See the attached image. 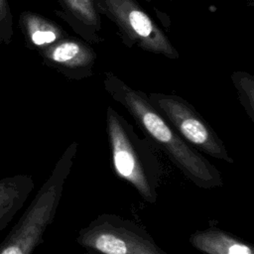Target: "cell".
Masks as SVG:
<instances>
[{"mask_svg":"<svg viewBox=\"0 0 254 254\" xmlns=\"http://www.w3.org/2000/svg\"><path fill=\"white\" fill-rule=\"evenodd\" d=\"M33 189L34 181L27 175L0 180V231L23 206Z\"/></svg>","mask_w":254,"mask_h":254,"instance_id":"cell-9","label":"cell"},{"mask_svg":"<svg viewBox=\"0 0 254 254\" xmlns=\"http://www.w3.org/2000/svg\"><path fill=\"white\" fill-rule=\"evenodd\" d=\"M148 98L178 134L199 153L228 164L234 162L215 130L187 100L158 92L150 93Z\"/></svg>","mask_w":254,"mask_h":254,"instance_id":"cell-5","label":"cell"},{"mask_svg":"<svg viewBox=\"0 0 254 254\" xmlns=\"http://www.w3.org/2000/svg\"><path fill=\"white\" fill-rule=\"evenodd\" d=\"M103 86L129 112L153 146L160 149L186 179L203 190L223 185L218 169L178 134L153 106L146 93L130 87L112 72H105Z\"/></svg>","mask_w":254,"mask_h":254,"instance_id":"cell-1","label":"cell"},{"mask_svg":"<svg viewBox=\"0 0 254 254\" xmlns=\"http://www.w3.org/2000/svg\"><path fill=\"white\" fill-rule=\"evenodd\" d=\"M67 14V21L83 37L91 42H99L97 33L101 29L99 14L93 0H60ZM70 24V25H71ZM78 32V33H79Z\"/></svg>","mask_w":254,"mask_h":254,"instance_id":"cell-10","label":"cell"},{"mask_svg":"<svg viewBox=\"0 0 254 254\" xmlns=\"http://www.w3.org/2000/svg\"><path fill=\"white\" fill-rule=\"evenodd\" d=\"M98 14L119 29L129 46L175 60L179 54L164 32L135 0H93Z\"/></svg>","mask_w":254,"mask_h":254,"instance_id":"cell-6","label":"cell"},{"mask_svg":"<svg viewBox=\"0 0 254 254\" xmlns=\"http://www.w3.org/2000/svg\"><path fill=\"white\" fill-rule=\"evenodd\" d=\"M76 243L100 254H170L136 222L113 213H102L81 228Z\"/></svg>","mask_w":254,"mask_h":254,"instance_id":"cell-4","label":"cell"},{"mask_svg":"<svg viewBox=\"0 0 254 254\" xmlns=\"http://www.w3.org/2000/svg\"><path fill=\"white\" fill-rule=\"evenodd\" d=\"M83 254H100V253H97V252H94V251H90V250H86Z\"/></svg>","mask_w":254,"mask_h":254,"instance_id":"cell-12","label":"cell"},{"mask_svg":"<svg viewBox=\"0 0 254 254\" xmlns=\"http://www.w3.org/2000/svg\"><path fill=\"white\" fill-rule=\"evenodd\" d=\"M106 134L114 174L131 185L147 203L158 199L163 177L162 164L147 138L111 106L106 109Z\"/></svg>","mask_w":254,"mask_h":254,"instance_id":"cell-2","label":"cell"},{"mask_svg":"<svg viewBox=\"0 0 254 254\" xmlns=\"http://www.w3.org/2000/svg\"><path fill=\"white\" fill-rule=\"evenodd\" d=\"M48 58L64 70L69 78L81 79L92 72L96 55L85 43L73 39H62L48 52Z\"/></svg>","mask_w":254,"mask_h":254,"instance_id":"cell-7","label":"cell"},{"mask_svg":"<svg viewBox=\"0 0 254 254\" xmlns=\"http://www.w3.org/2000/svg\"><path fill=\"white\" fill-rule=\"evenodd\" d=\"M232 81L238 92L239 100L247 115L254 121V78L243 71L232 74Z\"/></svg>","mask_w":254,"mask_h":254,"instance_id":"cell-11","label":"cell"},{"mask_svg":"<svg viewBox=\"0 0 254 254\" xmlns=\"http://www.w3.org/2000/svg\"><path fill=\"white\" fill-rule=\"evenodd\" d=\"M77 150L78 144L75 141L65 148L49 178L0 245V254H33L43 242L45 231L55 219Z\"/></svg>","mask_w":254,"mask_h":254,"instance_id":"cell-3","label":"cell"},{"mask_svg":"<svg viewBox=\"0 0 254 254\" xmlns=\"http://www.w3.org/2000/svg\"><path fill=\"white\" fill-rule=\"evenodd\" d=\"M190 243L202 254H254L249 243L217 226L195 230Z\"/></svg>","mask_w":254,"mask_h":254,"instance_id":"cell-8","label":"cell"}]
</instances>
